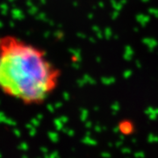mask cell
<instances>
[{
  "instance_id": "1",
  "label": "cell",
  "mask_w": 158,
  "mask_h": 158,
  "mask_svg": "<svg viewBox=\"0 0 158 158\" xmlns=\"http://www.w3.org/2000/svg\"><path fill=\"white\" fill-rule=\"evenodd\" d=\"M60 70L46 52L13 35L0 36V90L19 100L36 104L56 88Z\"/></svg>"
}]
</instances>
